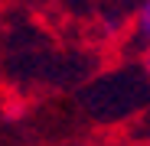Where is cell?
<instances>
[{
	"label": "cell",
	"instance_id": "obj_1",
	"mask_svg": "<svg viewBox=\"0 0 150 146\" xmlns=\"http://www.w3.org/2000/svg\"><path fill=\"white\" fill-rule=\"evenodd\" d=\"M140 29H144V39H147V45H150V0L140 3Z\"/></svg>",
	"mask_w": 150,
	"mask_h": 146
}]
</instances>
